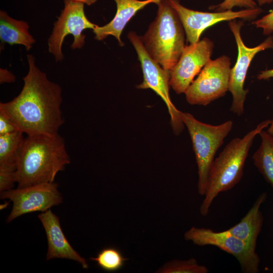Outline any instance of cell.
Returning a JSON list of instances; mask_svg holds the SVG:
<instances>
[{"label": "cell", "mask_w": 273, "mask_h": 273, "mask_svg": "<svg viewBox=\"0 0 273 273\" xmlns=\"http://www.w3.org/2000/svg\"><path fill=\"white\" fill-rule=\"evenodd\" d=\"M77 2H79L85 4L87 6H90L95 4L97 0H69Z\"/></svg>", "instance_id": "cell-28"}, {"label": "cell", "mask_w": 273, "mask_h": 273, "mask_svg": "<svg viewBox=\"0 0 273 273\" xmlns=\"http://www.w3.org/2000/svg\"><path fill=\"white\" fill-rule=\"evenodd\" d=\"M243 22L236 20L230 21L229 26L235 38L238 48V57L235 66L231 68L229 91L233 97L231 111L238 116L244 110V103L248 92L244 88L248 68L252 60L259 52L268 49H273V36H269L259 45L249 48L246 46L241 37L240 30Z\"/></svg>", "instance_id": "cell-10"}, {"label": "cell", "mask_w": 273, "mask_h": 273, "mask_svg": "<svg viewBox=\"0 0 273 273\" xmlns=\"http://www.w3.org/2000/svg\"><path fill=\"white\" fill-rule=\"evenodd\" d=\"M25 138L17 130L0 135V165L17 166V156Z\"/></svg>", "instance_id": "cell-19"}, {"label": "cell", "mask_w": 273, "mask_h": 273, "mask_svg": "<svg viewBox=\"0 0 273 273\" xmlns=\"http://www.w3.org/2000/svg\"><path fill=\"white\" fill-rule=\"evenodd\" d=\"M27 59L29 70L23 78L21 91L13 100L1 103L0 111L27 135L57 134L64 122L62 88L36 66L32 55H28Z\"/></svg>", "instance_id": "cell-1"}, {"label": "cell", "mask_w": 273, "mask_h": 273, "mask_svg": "<svg viewBox=\"0 0 273 273\" xmlns=\"http://www.w3.org/2000/svg\"><path fill=\"white\" fill-rule=\"evenodd\" d=\"M127 36L138 54L143 74V81L137 88L151 89L162 98L168 108L172 126L178 132L183 123L180 111L174 106L170 98V72L152 58L144 45L142 37L134 31H130Z\"/></svg>", "instance_id": "cell-9"}, {"label": "cell", "mask_w": 273, "mask_h": 273, "mask_svg": "<svg viewBox=\"0 0 273 273\" xmlns=\"http://www.w3.org/2000/svg\"><path fill=\"white\" fill-rule=\"evenodd\" d=\"M231 64L224 55L210 59L185 92L187 101L205 106L224 96L229 90Z\"/></svg>", "instance_id": "cell-6"}, {"label": "cell", "mask_w": 273, "mask_h": 273, "mask_svg": "<svg viewBox=\"0 0 273 273\" xmlns=\"http://www.w3.org/2000/svg\"><path fill=\"white\" fill-rule=\"evenodd\" d=\"M116 4L117 11L113 19L107 24L99 26L93 30L95 38L103 40L110 35L114 36L119 45L124 43L121 39V35L129 21L140 10L151 3L157 4L161 0H114Z\"/></svg>", "instance_id": "cell-15"}, {"label": "cell", "mask_w": 273, "mask_h": 273, "mask_svg": "<svg viewBox=\"0 0 273 273\" xmlns=\"http://www.w3.org/2000/svg\"><path fill=\"white\" fill-rule=\"evenodd\" d=\"M168 1L179 17L186 35L187 40L190 44L199 41L203 32L217 23L237 18L250 20L255 19L262 12L261 8L257 7L239 11L230 10L222 12H205L188 9L181 5L178 0Z\"/></svg>", "instance_id": "cell-12"}, {"label": "cell", "mask_w": 273, "mask_h": 273, "mask_svg": "<svg viewBox=\"0 0 273 273\" xmlns=\"http://www.w3.org/2000/svg\"><path fill=\"white\" fill-rule=\"evenodd\" d=\"M157 5L156 17L142 39L152 58L170 72L186 46L185 30L168 0H161Z\"/></svg>", "instance_id": "cell-4"}, {"label": "cell", "mask_w": 273, "mask_h": 273, "mask_svg": "<svg viewBox=\"0 0 273 273\" xmlns=\"http://www.w3.org/2000/svg\"><path fill=\"white\" fill-rule=\"evenodd\" d=\"M185 239L200 246H213L233 255L243 272L257 273L260 260L254 249L228 230L216 232L209 228L192 226L184 235Z\"/></svg>", "instance_id": "cell-7"}, {"label": "cell", "mask_w": 273, "mask_h": 273, "mask_svg": "<svg viewBox=\"0 0 273 273\" xmlns=\"http://www.w3.org/2000/svg\"><path fill=\"white\" fill-rule=\"evenodd\" d=\"M267 196L266 193L260 194L240 221L228 230L233 235L254 249H256L257 240L263 223L260 207L266 200Z\"/></svg>", "instance_id": "cell-16"}, {"label": "cell", "mask_w": 273, "mask_h": 273, "mask_svg": "<svg viewBox=\"0 0 273 273\" xmlns=\"http://www.w3.org/2000/svg\"><path fill=\"white\" fill-rule=\"evenodd\" d=\"M261 143L252 156L254 165L273 189V134L262 130Z\"/></svg>", "instance_id": "cell-18"}, {"label": "cell", "mask_w": 273, "mask_h": 273, "mask_svg": "<svg viewBox=\"0 0 273 273\" xmlns=\"http://www.w3.org/2000/svg\"><path fill=\"white\" fill-rule=\"evenodd\" d=\"M90 259L103 270L110 272L122 268L125 261L127 260L120 250L113 247L103 248L96 257H90Z\"/></svg>", "instance_id": "cell-20"}, {"label": "cell", "mask_w": 273, "mask_h": 273, "mask_svg": "<svg viewBox=\"0 0 273 273\" xmlns=\"http://www.w3.org/2000/svg\"><path fill=\"white\" fill-rule=\"evenodd\" d=\"M46 232L48 241L47 260L65 258L79 262L84 269L88 265L70 245L62 230L59 218L51 210L38 215Z\"/></svg>", "instance_id": "cell-14"}, {"label": "cell", "mask_w": 273, "mask_h": 273, "mask_svg": "<svg viewBox=\"0 0 273 273\" xmlns=\"http://www.w3.org/2000/svg\"><path fill=\"white\" fill-rule=\"evenodd\" d=\"M259 80H266L270 78H273V69H267L261 71L257 76ZM267 131L273 134V118L271 119V123Z\"/></svg>", "instance_id": "cell-27"}, {"label": "cell", "mask_w": 273, "mask_h": 273, "mask_svg": "<svg viewBox=\"0 0 273 273\" xmlns=\"http://www.w3.org/2000/svg\"><path fill=\"white\" fill-rule=\"evenodd\" d=\"M271 123L270 119L262 121L243 138L233 139L214 159L209 171L204 198L200 207L201 215H207L213 201L220 193L231 190L240 181L254 139Z\"/></svg>", "instance_id": "cell-3"}, {"label": "cell", "mask_w": 273, "mask_h": 273, "mask_svg": "<svg viewBox=\"0 0 273 273\" xmlns=\"http://www.w3.org/2000/svg\"><path fill=\"white\" fill-rule=\"evenodd\" d=\"M235 7H244L246 9H254L258 7L254 0H224L218 5L210 6L209 9L215 12H222L232 10Z\"/></svg>", "instance_id": "cell-23"}, {"label": "cell", "mask_w": 273, "mask_h": 273, "mask_svg": "<svg viewBox=\"0 0 273 273\" xmlns=\"http://www.w3.org/2000/svg\"><path fill=\"white\" fill-rule=\"evenodd\" d=\"M71 162L65 141L59 133L27 135L17 160L18 188L52 183Z\"/></svg>", "instance_id": "cell-2"}, {"label": "cell", "mask_w": 273, "mask_h": 273, "mask_svg": "<svg viewBox=\"0 0 273 273\" xmlns=\"http://www.w3.org/2000/svg\"><path fill=\"white\" fill-rule=\"evenodd\" d=\"M58 188L54 181L1 192V199H9L13 204L7 222L25 214L46 211L61 203L63 198Z\"/></svg>", "instance_id": "cell-11"}, {"label": "cell", "mask_w": 273, "mask_h": 273, "mask_svg": "<svg viewBox=\"0 0 273 273\" xmlns=\"http://www.w3.org/2000/svg\"><path fill=\"white\" fill-rule=\"evenodd\" d=\"M180 117L188 130L198 167V192L204 196L209 173L217 150L231 131L233 122L229 120L219 125L200 121L187 112H180Z\"/></svg>", "instance_id": "cell-5"}, {"label": "cell", "mask_w": 273, "mask_h": 273, "mask_svg": "<svg viewBox=\"0 0 273 273\" xmlns=\"http://www.w3.org/2000/svg\"><path fill=\"white\" fill-rule=\"evenodd\" d=\"M27 22L18 20L10 17L3 10L0 11V39L2 43L10 45L21 44L29 51L35 39L29 32Z\"/></svg>", "instance_id": "cell-17"}, {"label": "cell", "mask_w": 273, "mask_h": 273, "mask_svg": "<svg viewBox=\"0 0 273 273\" xmlns=\"http://www.w3.org/2000/svg\"><path fill=\"white\" fill-rule=\"evenodd\" d=\"M17 166L0 165V192L8 191L16 183Z\"/></svg>", "instance_id": "cell-22"}, {"label": "cell", "mask_w": 273, "mask_h": 273, "mask_svg": "<svg viewBox=\"0 0 273 273\" xmlns=\"http://www.w3.org/2000/svg\"><path fill=\"white\" fill-rule=\"evenodd\" d=\"M17 130L18 129L10 118L0 111V135L11 133Z\"/></svg>", "instance_id": "cell-25"}, {"label": "cell", "mask_w": 273, "mask_h": 273, "mask_svg": "<svg viewBox=\"0 0 273 273\" xmlns=\"http://www.w3.org/2000/svg\"><path fill=\"white\" fill-rule=\"evenodd\" d=\"M259 6H262L266 4H270L273 2V0H256Z\"/></svg>", "instance_id": "cell-29"}, {"label": "cell", "mask_w": 273, "mask_h": 273, "mask_svg": "<svg viewBox=\"0 0 273 273\" xmlns=\"http://www.w3.org/2000/svg\"><path fill=\"white\" fill-rule=\"evenodd\" d=\"M208 268L200 265L196 259L186 260H174L164 264L156 272L161 273H207Z\"/></svg>", "instance_id": "cell-21"}, {"label": "cell", "mask_w": 273, "mask_h": 273, "mask_svg": "<svg viewBox=\"0 0 273 273\" xmlns=\"http://www.w3.org/2000/svg\"><path fill=\"white\" fill-rule=\"evenodd\" d=\"M257 28L263 29L264 35H269L273 32V10L260 19L253 22Z\"/></svg>", "instance_id": "cell-24"}, {"label": "cell", "mask_w": 273, "mask_h": 273, "mask_svg": "<svg viewBox=\"0 0 273 273\" xmlns=\"http://www.w3.org/2000/svg\"><path fill=\"white\" fill-rule=\"evenodd\" d=\"M213 47V42L206 37L185 46L170 72V85L176 94L185 93L195 77L210 60Z\"/></svg>", "instance_id": "cell-13"}, {"label": "cell", "mask_w": 273, "mask_h": 273, "mask_svg": "<svg viewBox=\"0 0 273 273\" xmlns=\"http://www.w3.org/2000/svg\"><path fill=\"white\" fill-rule=\"evenodd\" d=\"M16 80L15 76L6 69H0V83H12Z\"/></svg>", "instance_id": "cell-26"}, {"label": "cell", "mask_w": 273, "mask_h": 273, "mask_svg": "<svg viewBox=\"0 0 273 273\" xmlns=\"http://www.w3.org/2000/svg\"><path fill=\"white\" fill-rule=\"evenodd\" d=\"M81 3L64 0V7L54 28L48 42L49 51L55 57L56 62L64 59L62 44L66 36L71 34L73 41L70 47L72 49H81L85 43L84 30H94L98 25L90 22L86 17Z\"/></svg>", "instance_id": "cell-8"}]
</instances>
